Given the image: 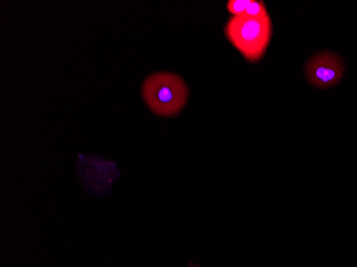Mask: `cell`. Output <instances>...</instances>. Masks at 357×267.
<instances>
[{
  "label": "cell",
  "mask_w": 357,
  "mask_h": 267,
  "mask_svg": "<svg viewBox=\"0 0 357 267\" xmlns=\"http://www.w3.org/2000/svg\"><path fill=\"white\" fill-rule=\"evenodd\" d=\"M142 98L156 116H174L188 101V88L183 78L174 73L158 72L144 79Z\"/></svg>",
  "instance_id": "cell-1"
},
{
  "label": "cell",
  "mask_w": 357,
  "mask_h": 267,
  "mask_svg": "<svg viewBox=\"0 0 357 267\" xmlns=\"http://www.w3.org/2000/svg\"><path fill=\"white\" fill-rule=\"evenodd\" d=\"M272 28L270 15L262 19L231 16L225 26V33L243 57L250 62H258L270 45Z\"/></svg>",
  "instance_id": "cell-2"
},
{
  "label": "cell",
  "mask_w": 357,
  "mask_h": 267,
  "mask_svg": "<svg viewBox=\"0 0 357 267\" xmlns=\"http://www.w3.org/2000/svg\"><path fill=\"white\" fill-rule=\"evenodd\" d=\"M307 79L319 89L336 85L344 73V62L340 56L332 52L316 54L307 62Z\"/></svg>",
  "instance_id": "cell-3"
},
{
  "label": "cell",
  "mask_w": 357,
  "mask_h": 267,
  "mask_svg": "<svg viewBox=\"0 0 357 267\" xmlns=\"http://www.w3.org/2000/svg\"><path fill=\"white\" fill-rule=\"evenodd\" d=\"M244 16H248L250 19H262V17L268 16V13L266 5L262 1L250 0V5H248V9H246Z\"/></svg>",
  "instance_id": "cell-4"
},
{
  "label": "cell",
  "mask_w": 357,
  "mask_h": 267,
  "mask_svg": "<svg viewBox=\"0 0 357 267\" xmlns=\"http://www.w3.org/2000/svg\"><path fill=\"white\" fill-rule=\"evenodd\" d=\"M250 0H230L227 3V9L232 16L244 15L248 5H250Z\"/></svg>",
  "instance_id": "cell-5"
},
{
  "label": "cell",
  "mask_w": 357,
  "mask_h": 267,
  "mask_svg": "<svg viewBox=\"0 0 357 267\" xmlns=\"http://www.w3.org/2000/svg\"><path fill=\"white\" fill-rule=\"evenodd\" d=\"M188 267H199V266H197V265H195V264H192V263H190V264L188 265Z\"/></svg>",
  "instance_id": "cell-6"
}]
</instances>
